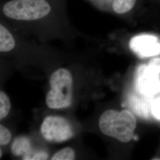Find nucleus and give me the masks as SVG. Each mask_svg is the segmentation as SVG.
<instances>
[{
    "label": "nucleus",
    "mask_w": 160,
    "mask_h": 160,
    "mask_svg": "<svg viewBox=\"0 0 160 160\" xmlns=\"http://www.w3.org/2000/svg\"><path fill=\"white\" fill-rule=\"evenodd\" d=\"M98 125L104 135L126 143L134 137L137 120L134 114L129 110L118 112L108 110L101 115Z\"/></svg>",
    "instance_id": "1"
},
{
    "label": "nucleus",
    "mask_w": 160,
    "mask_h": 160,
    "mask_svg": "<svg viewBox=\"0 0 160 160\" xmlns=\"http://www.w3.org/2000/svg\"><path fill=\"white\" fill-rule=\"evenodd\" d=\"M46 0H10L2 7L6 17L18 21H34L46 17L51 12Z\"/></svg>",
    "instance_id": "2"
},
{
    "label": "nucleus",
    "mask_w": 160,
    "mask_h": 160,
    "mask_svg": "<svg viewBox=\"0 0 160 160\" xmlns=\"http://www.w3.org/2000/svg\"><path fill=\"white\" fill-rule=\"evenodd\" d=\"M49 82L51 90L46 95L47 106L52 109L69 106L72 99V77L70 72L59 69L52 74Z\"/></svg>",
    "instance_id": "3"
},
{
    "label": "nucleus",
    "mask_w": 160,
    "mask_h": 160,
    "mask_svg": "<svg viewBox=\"0 0 160 160\" xmlns=\"http://www.w3.org/2000/svg\"><path fill=\"white\" fill-rule=\"evenodd\" d=\"M40 131L46 140L52 142H62L73 136L68 121L58 116L46 117L41 125Z\"/></svg>",
    "instance_id": "4"
},
{
    "label": "nucleus",
    "mask_w": 160,
    "mask_h": 160,
    "mask_svg": "<svg viewBox=\"0 0 160 160\" xmlns=\"http://www.w3.org/2000/svg\"><path fill=\"white\" fill-rule=\"evenodd\" d=\"M135 86L139 94L147 97L153 96L160 92V74L148 65H141L136 71Z\"/></svg>",
    "instance_id": "5"
},
{
    "label": "nucleus",
    "mask_w": 160,
    "mask_h": 160,
    "mask_svg": "<svg viewBox=\"0 0 160 160\" xmlns=\"http://www.w3.org/2000/svg\"><path fill=\"white\" fill-rule=\"evenodd\" d=\"M129 47L138 57H151L160 55V40L154 35L139 34L132 38Z\"/></svg>",
    "instance_id": "6"
},
{
    "label": "nucleus",
    "mask_w": 160,
    "mask_h": 160,
    "mask_svg": "<svg viewBox=\"0 0 160 160\" xmlns=\"http://www.w3.org/2000/svg\"><path fill=\"white\" fill-rule=\"evenodd\" d=\"M16 42L10 31L2 24H0V51L7 52L14 49Z\"/></svg>",
    "instance_id": "7"
},
{
    "label": "nucleus",
    "mask_w": 160,
    "mask_h": 160,
    "mask_svg": "<svg viewBox=\"0 0 160 160\" xmlns=\"http://www.w3.org/2000/svg\"><path fill=\"white\" fill-rule=\"evenodd\" d=\"M32 150L30 141L26 137L16 138L12 144V153L16 156L27 154Z\"/></svg>",
    "instance_id": "8"
},
{
    "label": "nucleus",
    "mask_w": 160,
    "mask_h": 160,
    "mask_svg": "<svg viewBox=\"0 0 160 160\" xmlns=\"http://www.w3.org/2000/svg\"><path fill=\"white\" fill-rule=\"evenodd\" d=\"M137 0H113L112 8L116 13L122 14L131 11Z\"/></svg>",
    "instance_id": "9"
},
{
    "label": "nucleus",
    "mask_w": 160,
    "mask_h": 160,
    "mask_svg": "<svg viewBox=\"0 0 160 160\" xmlns=\"http://www.w3.org/2000/svg\"><path fill=\"white\" fill-rule=\"evenodd\" d=\"M145 100L142 99L138 98L135 96H131L130 97L129 103L130 105V108L133 112L138 114V116H141L143 117H146L148 116L145 113Z\"/></svg>",
    "instance_id": "10"
},
{
    "label": "nucleus",
    "mask_w": 160,
    "mask_h": 160,
    "mask_svg": "<svg viewBox=\"0 0 160 160\" xmlns=\"http://www.w3.org/2000/svg\"><path fill=\"white\" fill-rule=\"evenodd\" d=\"M11 108L9 97L5 92H0V119L2 120L8 115Z\"/></svg>",
    "instance_id": "11"
},
{
    "label": "nucleus",
    "mask_w": 160,
    "mask_h": 160,
    "mask_svg": "<svg viewBox=\"0 0 160 160\" xmlns=\"http://www.w3.org/2000/svg\"><path fill=\"white\" fill-rule=\"evenodd\" d=\"M75 159L74 151L69 147L60 150L52 157V160H73Z\"/></svg>",
    "instance_id": "12"
},
{
    "label": "nucleus",
    "mask_w": 160,
    "mask_h": 160,
    "mask_svg": "<svg viewBox=\"0 0 160 160\" xmlns=\"http://www.w3.org/2000/svg\"><path fill=\"white\" fill-rule=\"evenodd\" d=\"M48 154L45 151H33L32 150L28 154L23 155V160H47Z\"/></svg>",
    "instance_id": "13"
},
{
    "label": "nucleus",
    "mask_w": 160,
    "mask_h": 160,
    "mask_svg": "<svg viewBox=\"0 0 160 160\" xmlns=\"http://www.w3.org/2000/svg\"><path fill=\"white\" fill-rule=\"evenodd\" d=\"M12 139V133L6 127L0 125V144L5 145L9 143Z\"/></svg>",
    "instance_id": "14"
},
{
    "label": "nucleus",
    "mask_w": 160,
    "mask_h": 160,
    "mask_svg": "<svg viewBox=\"0 0 160 160\" xmlns=\"http://www.w3.org/2000/svg\"><path fill=\"white\" fill-rule=\"evenodd\" d=\"M151 114L157 119L160 120V97L155 100L151 103Z\"/></svg>",
    "instance_id": "15"
},
{
    "label": "nucleus",
    "mask_w": 160,
    "mask_h": 160,
    "mask_svg": "<svg viewBox=\"0 0 160 160\" xmlns=\"http://www.w3.org/2000/svg\"><path fill=\"white\" fill-rule=\"evenodd\" d=\"M147 65L150 68L160 74V58H157L151 59Z\"/></svg>",
    "instance_id": "16"
},
{
    "label": "nucleus",
    "mask_w": 160,
    "mask_h": 160,
    "mask_svg": "<svg viewBox=\"0 0 160 160\" xmlns=\"http://www.w3.org/2000/svg\"><path fill=\"white\" fill-rule=\"evenodd\" d=\"M0 157H1V158L2 157V151H1H1H0Z\"/></svg>",
    "instance_id": "17"
}]
</instances>
